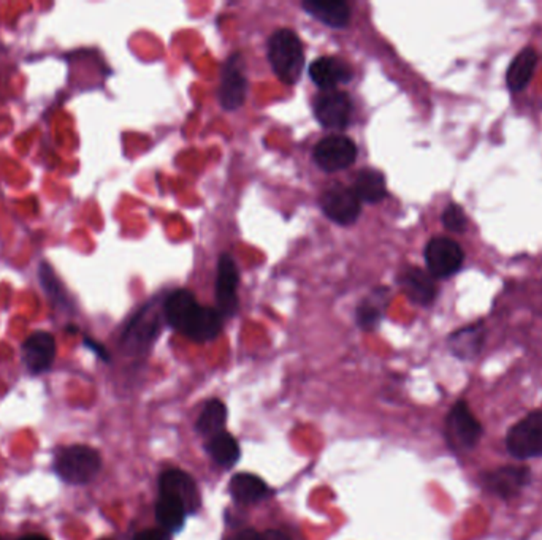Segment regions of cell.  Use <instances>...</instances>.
Segmentation results:
<instances>
[{
  "instance_id": "1",
  "label": "cell",
  "mask_w": 542,
  "mask_h": 540,
  "mask_svg": "<svg viewBox=\"0 0 542 540\" xmlns=\"http://www.w3.org/2000/svg\"><path fill=\"white\" fill-rule=\"evenodd\" d=\"M268 59L279 80L286 85H296L305 67L302 40L290 29H279L268 42Z\"/></svg>"
},
{
  "instance_id": "2",
  "label": "cell",
  "mask_w": 542,
  "mask_h": 540,
  "mask_svg": "<svg viewBox=\"0 0 542 540\" xmlns=\"http://www.w3.org/2000/svg\"><path fill=\"white\" fill-rule=\"evenodd\" d=\"M102 467L99 452L87 445H70L55 454V471L70 485H85L97 475Z\"/></svg>"
},
{
  "instance_id": "3",
  "label": "cell",
  "mask_w": 542,
  "mask_h": 540,
  "mask_svg": "<svg viewBox=\"0 0 542 540\" xmlns=\"http://www.w3.org/2000/svg\"><path fill=\"white\" fill-rule=\"evenodd\" d=\"M506 445L517 460L542 458V409L518 420L507 433Z\"/></svg>"
},
{
  "instance_id": "4",
  "label": "cell",
  "mask_w": 542,
  "mask_h": 540,
  "mask_svg": "<svg viewBox=\"0 0 542 540\" xmlns=\"http://www.w3.org/2000/svg\"><path fill=\"white\" fill-rule=\"evenodd\" d=\"M428 273L437 279H449L462 270L465 251L456 240L447 236H435L424 251Z\"/></svg>"
},
{
  "instance_id": "5",
  "label": "cell",
  "mask_w": 542,
  "mask_h": 540,
  "mask_svg": "<svg viewBox=\"0 0 542 540\" xmlns=\"http://www.w3.org/2000/svg\"><path fill=\"white\" fill-rule=\"evenodd\" d=\"M482 433L484 428L481 422L465 401H458L452 405L446 422V436L450 447L454 450H471L477 445Z\"/></svg>"
},
{
  "instance_id": "6",
  "label": "cell",
  "mask_w": 542,
  "mask_h": 540,
  "mask_svg": "<svg viewBox=\"0 0 542 540\" xmlns=\"http://www.w3.org/2000/svg\"><path fill=\"white\" fill-rule=\"evenodd\" d=\"M357 159V146L343 135L326 136L315 147V160L324 172L345 170Z\"/></svg>"
},
{
  "instance_id": "7",
  "label": "cell",
  "mask_w": 542,
  "mask_h": 540,
  "mask_svg": "<svg viewBox=\"0 0 542 540\" xmlns=\"http://www.w3.org/2000/svg\"><path fill=\"white\" fill-rule=\"evenodd\" d=\"M315 115L322 127L343 130L351 121V97L336 89L324 91L316 97Z\"/></svg>"
},
{
  "instance_id": "8",
  "label": "cell",
  "mask_w": 542,
  "mask_h": 540,
  "mask_svg": "<svg viewBox=\"0 0 542 540\" xmlns=\"http://www.w3.org/2000/svg\"><path fill=\"white\" fill-rule=\"evenodd\" d=\"M531 479V471L527 466H503L482 475V485L503 501H511L518 496Z\"/></svg>"
},
{
  "instance_id": "9",
  "label": "cell",
  "mask_w": 542,
  "mask_h": 540,
  "mask_svg": "<svg viewBox=\"0 0 542 540\" xmlns=\"http://www.w3.org/2000/svg\"><path fill=\"white\" fill-rule=\"evenodd\" d=\"M321 206L330 221L339 225H352L362 213V202L352 189L335 185L322 195Z\"/></svg>"
},
{
  "instance_id": "10",
  "label": "cell",
  "mask_w": 542,
  "mask_h": 540,
  "mask_svg": "<svg viewBox=\"0 0 542 540\" xmlns=\"http://www.w3.org/2000/svg\"><path fill=\"white\" fill-rule=\"evenodd\" d=\"M238 266L234 257L224 254L217 264L216 300L219 313L226 317H232L238 311Z\"/></svg>"
},
{
  "instance_id": "11",
  "label": "cell",
  "mask_w": 542,
  "mask_h": 540,
  "mask_svg": "<svg viewBox=\"0 0 542 540\" xmlns=\"http://www.w3.org/2000/svg\"><path fill=\"white\" fill-rule=\"evenodd\" d=\"M55 358V339L51 333L37 332L23 344V362L32 375H42Z\"/></svg>"
},
{
  "instance_id": "12",
  "label": "cell",
  "mask_w": 542,
  "mask_h": 540,
  "mask_svg": "<svg viewBox=\"0 0 542 540\" xmlns=\"http://www.w3.org/2000/svg\"><path fill=\"white\" fill-rule=\"evenodd\" d=\"M238 59L240 55H232L222 72L219 102L224 106V110L227 111L238 110L246 98L247 81L241 72Z\"/></svg>"
},
{
  "instance_id": "13",
  "label": "cell",
  "mask_w": 542,
  "mask_h": 540,
  "mask_svg": "<svg viewBox=\"0 0 542 540\" xmlns=\"http://www.w3.org/2000/svg\"><path fill=\"white\" fill-rule=\"evenodd\" d=\"M161 495L176 497L185 504L187 514H194L200 507V493L189 474L181 469H170L159 480Z\"/></svg>"
},
{
  "instance_id": "14",
  "label": "cell",
  "mask_w": 542,
  "mask_h": 540,
  "mask_svg": "<svg viewBox=\"0 0 542 540\" xmlns=\"http://www.w3.org/2000/svg\"><path fill=\"white\" fill-rule=\"evenodd\" d=\"M352 75L351 65L335 55L319 57L309 67L311 80L322 91H332L338 85L351 81Z\"/></svg>"
},
{
  "instance_id": "15",
  "label": "cell",
  "mask_w": 542,
  "mask_h": 540,
  "mask_svg": "<svg viewBox=\"0 0 542 540\" xmlns=\"http://www.w3.org/2000/svg\"><path fill=\"white\" fill-rule=\"evenodd\" d=\"M486 336H487V330L484 322H475L452 333L447 339V345L452 355L460 358L463 362H469L481 355Z\"/></svg>"
},
{
  "instance_id": "16",
  "label": "cell",
  "mask_w": 542,
  "mask_h": 540,
  "mask_svg": "<svg viewBox=\"0 0 542 540\" xmlns=\"http://www.w3.org/2000/svg\"><path fill=\"white\" fill-rule=\"evenodd\" d=\"M400 285L407 298L419 306H430L433 301L437 300V287L435 277L420 268H407L401 275Z\"/></svg>"
},
{
  "instance_id": "17",
  "label": "cell",
  "mask_w": 542,
  "mask_h": 540,
  "mask_svg": "<svg viewBox=\"0 0 542 540\" xmlns=\"http://www.w3.org/2000/svg\"><path fill=\"white\" fill-rule=\"evenodd\" d=\"M537 61L539 55L533 46H527L518 51L506 70V85L511 93H522L525 87L530 85L537 72Z\"/></svg>"
},
{
  "instance_id": "18",
  "label": "cell",
  "mask_w": 542,
  "mask_h": 540,
  "mask_svg": "<svg viewBox=\"0 0 542 540\" xmlns=\"http://www.w3.org/2000/svg\"><path fill=\"white\" fill-rule=\"evenodd\" d=\"M221 313L213 307L198 306L191 319L187 320L183 332L196 343H208L221 333Z\"/></svg>"
},
{
  "instance_id": "19",
  "label": "cell",
  "mask_w": 542,
  "mask_h": 540,
  "mask_svg": "<svg viewBox=\"0 0 542 540\" xmlns=\"http://www.w3.org/2000/svg\"><path fill=\"white\" fill-rule=\"evenodd\" d=\"M159 330V319L149 314L148 307H145L136 319L130 322L127 330L124 333L123 344L129 352H140L156 338Z\"/></svg>"
},
{
  "instance_id": "20",
  "label": "cell",
  "mask_w": 542,
  "mask_h": 540,
  "mask_svg": "<svg viewBox=\"0 0 542 540\" xmlns=\"http://www.w3.org/2000/svg\"><path fill=\"white\" fill-rule=\"evenodd\" d=\"M303 8L313 18L335 29H343L351 19V8L341 0H305Z\"/></svg>"
},
{
  "instance_id": "21",
  "label": "cell",
  "mask_w": 542,
  "mask_h": 540,
  "mask_svg": "<svg viewBox=\"0 0 542 540\" xmlns=\"http://www.w3.org/2000/svg\"><path fill=\"white\" fill-rule=\"evenodd\" d=\"M198 306L200 305L189 290H175L173 294L166 296V303H164L166 322L175 330L183 332L187 320L191 319L192 314L196 313Z\"/></svg>"
},
{
  "instance_id": "22",
  "label": "cell",
  "mask_w": 542,
  "mask_h": 540,
  "mask_svg": "<svg viewBox=\"0 0 542 540\" xmlns=\"http://www.w3.org/2000/svg\"><path fill=\"white\" fill-rule=\"evenodd\" d=\"M352 191L357 195L360 202H381L387 195L386 178L381 172H377L375 168H364L357 173Z\"/></svg>"
},
{
  "instance_id": "23",
  "label": "cell",
  "mask_w": 542,
  "mask_h": 540,
  "mask_svg": "<svg viewBox=\"0 0 542 540\" xmlns=\"http://www.w3.org/2000/svg\"><path fill=\"white\" fill-rule=\"evenodd\" d=\"M228 486L232 496L243 504L257 503L270 493L266 482L254 474H236Z\"/></svg>"
},
{
  "instance_id": "24",
  "label": "cell",
  "mask_w": 542,
  "mask_h": 540,
  "mask_svg": "<svg viewBox=\"0 0 542 540\" xmlns=\"http://www.w3.org/2000/svg\"><path fill=\"white\" fill-rule=\"evenodd\" d=\"M186 515H187V510L185 504L176 497L161 495L156 504V516H157V522L161 523L162 528L168 533H178L179 529L185 526Z\"/></svg>"
},
{
  "instance_id": "25",
  "label": "cell",
  "mask_w": 542,
  "mask_h": 540,
  "mask_svg": "<svg viewBox=\"0 0 542 540\" xmlns=\"http://www.w3.org/2000/svg\"><path fill=\"white\" fill-rule=\"evenodd\" d=\"M226 422H227V407L219 399H213L205 405L196 426L202 436L215 437L224 431Z\"/></svg>"
},
{
  "instance_id": "26",
  "label": "cell",
  "mask_w": 542,
  "mask_h": 540,
  "mask_svg": "<svg viewBox=\"0 0 542 540\" xmlns=\"http://www.w3.org/2000/svg\"><path fill=\"white\" fill-rule=\"evenodd\" d=\"M208 452L211 458L216 461L217 465L224 467L234 466L236 461L240 460V444L232 435L222 431L215 437H211L208 444Z\"/></svg>"
},
{
  "instance_id": "27",
  "label": "cell",
  "mask_w": 542,
  "mask_h": 540,
  "mask_svg": "<svg viewBox=\"0 0 542 540\" xmlns=\"http://www.w3.org/2000/svg\"><path fill=\"white\" fill-rule=\"evenodd\" d=\"M444 228L454 234H465L468 228V215L458 203H449L441 215Z\"/></svg>"
},
{
  "instance_id": "28",
  "label": "cell",
  "mask_w": 542,
  "mask_h": 540,
  "mask_svg": "<svg viewBox=\"0 0 542 540\" xmlns=\"http://www.w3.org/2000/svg\"><path fill=\"white\" fill-rule=\"evenodd\" d=\"M381 319L382 311L381 307L377 306L376 301H365V303H362V306H358V325L365 328V330H373V328H376L377 324L381 322Z\"/></svg>"
},
{
  "instance_id": "29",
  "label": "cell",
  "mask_w": 542,
  "mask_h": 540,
  "mask_svg": "<svg viewBox=\"0 0 542 540\" xmlns=\"http://www.w3.org/2000/svg\"><path fill=\"white\" fill-rule=\"evenodd\" d=\"M134 540H172L166 529H146L134 537Z\"/></svg>"
},
{
  "instance_id": "30",
  "label": "cell",
  "mask_w": 542,
  "mask_h": 540,
  "mask_svg": "<svg viewBox=\"0 0 542 540\" xmlns=\"http://www.w3.org/2000/svg\"><path fill=\"white\" fill-rule=\"evenodd\" d=\"M262 540H287V537L279 531H266V535H262Z\"/></svg>"
},
{
  "instance_id": "31",
  "label": "cell",
  "mask_w": 542,
  "mask_h": 540,
  "mask_svg": "<svg viewBox=\"0 0 542 540\" xmlns=\"http://www.w3.org/2000/svg\"><path fill=\"white\" fill-rule=\"evenodd\" d=\"M86 345H89L91 349L95 350V352H97V354H99V355L102 356V358H105V360H108V354H106L105 350H104V347H102V345L94 343V341H91V339H86Z\"/></svg>"
},
{
  "instance_id": "32",
  "label": "cell",
  "mask_w": 542,
  "mask_h": 540,
  "mask_svg": "<svg viewBox=\"0 0 542 540\" xmlns=\"http://www.w3.org/2000/svg\"><path fill=\"white\" fill-rule=\"evenodd\" d=\"M19 540H50L48 537H45V535H25V537H21Z\"/></svg>"
}]
</instances>
